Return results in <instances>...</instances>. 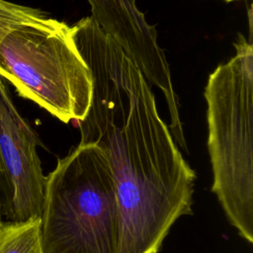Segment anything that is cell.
I'll return each mask as SVG.
<instances>
[{
  "mask_svg": "<svg viewBox=\"0 0 253 253\" xmlns=\"http://www.w3.org/2000/svg\"><path fill=\"white\" fill-rule=\"evenodd\" d=\"M73 28L93 78L80 143L101 148L111 169L121 211L119 253H159L173 224L193 213L197 174L136 63L90 16Z\"/></svg>",
  "mask_w": 253,
  "mask_h": 253,
  "instance_id": "6da1fadb",
  "label": "cell"
},
{
  "mask_svg": "<svg viewBox=\"0 0 253 253\" xmlns=\"http://www.w3.org/2000/svg\"><path fill=\"white\" fill-rule=\"evenodd\" d=\"M235 53L206 88L211 192L240 237L253 243V46L242 34Z\"/></svg>",
  "mask_w": 253,
  "mask_h": 253,
  "instance_id": "7a4b0ae2",
  "label": "cell"
},
{
  "mask_svg": "<svg viewBox=\"0 0 253 253\" xmlns=\"http://www.w3.org/2000/svg\"><path fill=\"white\" fill-rule=\"evenodd\" d=\"M121 211L104 152L80 143L46 176L42 253H119Z\"/></svg>",
  "mask_w": 253,
  "mask_h": 253,
  "instance_id": "3957f363",
  "label": "cell"
},
{
  "mask_svg": "<svg viewBox=\"0 0 253 253\" xmlns=\"http://www.w3.org/2000/svg\"><path fill=\"white\" fill-rule=\"evenodd\" d=\"M0 68L19 96L64 124L82 121L91 106L93 78L74 29L40 10L0 42Z\"/></svg>",
  "mask_w": 253,
  "mask_h": 253,
  "instance_id": "277c9868",
  "label": "cell"
},
{
  "mask_svg": "<svg viewBox=\"0 0 253 253\" xmlns=\"http://www.w3.org/2000/svg\"><path fill=\"white\" fill-rule=\"evenodd\" d=\"M39 137L18 111L0 77V167L5 185L4 219H41L45 178Z\"/></svg>",
  "mask_w": 253,
  "mask_h": 253,
  "instance_id": "5b68a950",
  "label": "cell"
},
{
  "mask_svg": "<svg viewBox=\"0 0 253 253\" xmlns=\"http://www.w3.org/2000/svg\"><path fill=\"white\" fill-rule=\"evenodd\" d=\"M0 253H42L41 219L0 223Z\"/></svg>",
  "mask_w": 253,
  "mask_h": 253,
  "instance_id": "8992f818",
  "label": "cell"
},
{
  "mask_svg": "<svg viewBox=\"0 0 253 253\" xmlns=\"http://www.w3.org/2000/svg\"><path fill=\"white\" fill-rule=\"evenodd\" d=\"M40 9L0 0V42L15 28L32 19ZM3 73L0 68V77ZM3 78V77H2Z\"/></svg>",
  "mask_w": 253,
  "mask_h": 253,
  "instance_id": "52a82bcc",
  "label": "cell"
},
{
  "mask_svg": "<svg viewBox=\"0 0 253 253\" xmlns=\"http://www.w3.org/2000/svg\"><path fill=\"white\" fill-rule=\"evenodd\" d=\"M134 0H88L91 17L99 24L111 23L120 18L132 5Z\"/></svg>",
  "mask_w": 253,
  "mask_h": 253,
  "instance_id": "ba28073f",
  "label": "cell"
},
{
  "mask_svg": "<svg viewBox=\"0 0 253 253\" xmlns=\"http://www.w3.org/2000/svg\"><path fill=\"white\" fill-rule=\"evenodd\" d=\"M4 206H5V185L2 170L0 167V223L4 219Z\"/></svg>",
  "mask_w": 253,
  "mask_h": 253,
  "instance_id": "9c48e42d",
  "label": "cell"
},
{
  "mask_svg": "<svg viewBox=\"0 0 253 253\" xmlns=\"http://www.w3.org/2000/svg\"><path fill=\"white\" fill-rule=\"evenodd\" d=\"M225 2H233V1H238V0H223Z\"/></svg>",
  "mask_w": 253,
  "mask_h": 253,
  "instance_id": "30bf717a",
  "label": "cell"
}]
</instances>
